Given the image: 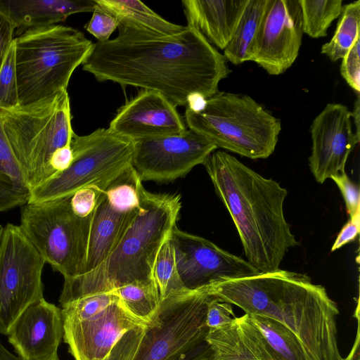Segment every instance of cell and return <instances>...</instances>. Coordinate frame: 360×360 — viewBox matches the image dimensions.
Here are the masks:
<instances>
[{
    "label": "cell",
    "mask_w": 360,
    "mask_h": 360,
    "mask_svg": "<svg viewBox=\"0 0 360 360\" xmlns=\"http://www.w3.org/2000/svg\"><path fill=\"white\" fill-rule=\"evenodd\" d=\"M72 160L73 153L70 145L56 150L49 162L51 179L68 169Z\"/></svg>",
    "instance_id": "obj_43"
},
{
    "label": "cell",
    "mask_w": 360,
    "mask_h": 360,
    "mask_svg": "<svg viewBox=\"0 0 360 360\" xmlns=\"http://www.w3.org/2000/svg\"><path fill=\"white\" fill-rule=\"evenodd\" d=\"M20 105L15 70L14 40L0 70V110H11Z\"/></svg>",
    "instance_id": "obj_31"
},
{
    "label": "cell",
    "mask_w": 360,
    "mask_h": 360,
    "mask_svg": "<svg viewBox=\"0 0 360 360\" xmlns=\"http://www.w3.org/2000/svg\"><path fill=\"white\" fill-rule=\"evenodd\" d=\"M108 129L136 141L176 134L186 128L176 107L161 94L142 90L117 112Z\"/></svg>",
    "instance_id": "obj_17"
},
{
    "label": "cell",
    "mask_w": 360,
    "mask_h": 360,
    "mask_svg": "<svg viewBox=\"0 0 360 360\" xmlns=\"http://www.w3.org/2000/svg\"><path fill=\"white\" fill-rule=\"evenodd\" d=\"M360 108V101L359 96H357V99L354 103L353 112H351L352 118L354 119V122L356 126V134L360 137L359 136V110Z\"/></svg>",
    "instance_id": "obj_46"
},
{
    "label": "cell",
    "mask_w": 360,
    "mask_h": 360,
    "mask_svg": "<svg viewBox=\"0 0 360 360\" xmlns=\"http://www.w3.org/2000/svg\"><path fill=\"white\" fill-rule=\"evenodd\" d=\"M236 318L229 325L209 330L206 340L213 351L214 360H258L245 342Z\"/></svg>",
    "instance_id": "obj_29"
},
{
    "label": "cell",
    "mask_w": 360,
    "mask_h": 360,
    "mask_svg": "<svg viewBox=\"0 0 360 360\" xmlns=\"http://www.w3.org/2000/svg\"><path fill=\"white\" fill-rule=\"evenodd\" d=\"M136 318L150 325L157 316L160 297L154 282L135 281L112 291Z\"/></svg>",
    "instance_id": "obj_25"
},
{
    "label": "cell",
    "mask_w": 360,
    "mask_h": 360,
    "mask_svg": "<svg viewBox=\"0 0 360 360\" xmlns=\"http://www.w3.org/2000/svg\"><path fill=\"white\" fill-rule=\"evenodd\" d=\"M14 44L20 105L67 91L72 73L94 46L83 32L62 25L28 29Z\"/></svg>",
    "instance_id": "obj_5"
},
{
    "label": "cell",
    "mask_w": 360,
    "mask_h": 360,
    "mask_svg": "<svg viewBox=\"0 0 360 360\" xmlns=\"http://www.w3.org/2000/svg\"><path fill=\"white\" fill-rule=\"evenodd\" d=\"M360 213L354 217L349 218L339 232L332 248L333 252L342 246L354 240L359 233Z\"/></svg>",
    "instance_id": "obj_42"
},
{
    "label": "cell",
    "mask_w": 360,
    "mask_h": 360,
    "mask_svg": "<svg viewBox=\"0 0 360 360\" xmlns=\"http://www.w3.org/2000/svg\"><path fill=\"white\" fill-rule=\"evenodd\" d=\"M169 360H214V353L205 338Z\"/></svg>",
    "instance_id": "obj_41"
},
{
    "label": "cell",
    "mask_w": 360,
    "mask_h": 360,
    "mask_svg": "<svg viewBox=\"0 0 360 360\" xmlns=\"http://www.w3.org/2000/svg\"><path fill=\"white\" fill-rule=\"evenodd\" d=\"M340 73L349 86L359 95L360 91V37L342 58Z\"/></svg>",
    "instance_id": "obj_36"
},
{
    "label": "cell",
    "mask_w": 360,
    "mask_h": 360,
    "mask_svg": "<svg viewBox=\"0 0 360 360\" xmlns=\"http://www.w3.org/2000/svg\"><path fill=\"white\" fill-rule=\"evenodd\" d=\"M202 165L234 222L248 261L259 272L278 269L288 249L299 245L283 213L287 190L225 151H213Z\"/></svg>",
    "instance_id": "obj_3"
},
{
    "label": "cell",
    "mask_w": 360,
    "mask_h": 360,
    "mask_svg": "<svg viewBox=\"0 0 360 360\" xmlns=\"http://www.w3.org/2000/svg\"><path fill=\"white\" fill-rule=\"evenodd\" d=\"M169 238L179 277L188 290H202L224 281L259 273L248 260L206 238L181 231L176 225Z\"/></svg>",
    "instance_id": "obj_13"
},
{
    "label": "cell",
    "mask_w": 360,
    "mask_h": 360,
    "mask_svg": "<svg viewBox=\"0 0 360 360\" xmlns=\"http://www.w3.org/2000/svg\"><path fill=\"white\" fill-rule=\"evenodd\" d=\"M139 207L115 247L97 267L64 279L61 306L78 298L112 291L135 281L154 282L157 255L176 225L181 207L179 195L153 193L143 184Z\"/></svg>",
    "instance_id": "obj_4"
},
{
    "label": "cell",
    "mask_w": 360,
    "mask_h": 360,
    "mask_svg": "<svg viewBox=\"0 0 360 360\" xmlns=\"http://www.w3.org/2000/svg\"><path fill=\"white\" fill-rule=\"evenodd\" d=\"M146 328H134L124 333L104 360H132Z\"/></svg>",
    "instance_id": "obj_33"
},
{
    "label": "cell",
    "mask_w": 360,
    "mask_h": 360,
    "mask_svg": "<svg viewBox=\"0 0 360 360\" xmlns=\"http://www.w3.org/2000/svg\"><path fill=\"white\" fill-rule=\"evenodd\" d=\"M6 138L30 192L51 179L49 162L75 134L67 91L11 110H0Z\"/></svg>",
    "instance_id": "obj_7"
},
{
    "label": "cell",
    "mask_w": 360,
    "mask_h": 360,
    "mask_svg": "<svg viewBox=\"0 0 360 360\" xmlns=\"http://www.w3.org/2000/svg\"><path fill=\"white\" fill-rule=\"evenodd\" d=\"M211 294L191 291L160 302L155 320L144 333L132 360H169L205 339Z\"/></svg>",
    "instance_id": "obj_12"
},
{
    "label": "cell",
    "mask_w": 360,
    "mask_h": 360,
    "mask_svg": "<svg viewBox=\"0 0 360 360\" xmlns=\"http://www.w3.org/2000/svg\"><path fill=\"white\" fill-rule=\"evenodd\" d=\"M73 160L68 169L30 192L27 203L40 202L72 195L85 187L104 192L131 165L133 141L99 128L79 136L70 143Z\"/></svg>",
    "instance_id": "obj_9"
},
{
    "label": "cell",
    "mask_w": 360,
    "mask_h": 360,
    "mask_svg": "<svg viewBox=\"0 0 360 360\" xmlns=\"http://www.w3.org/2000/svg\"><path fill=\"white\" fill-rule=\"evenodd\" d=\"M189 129L221 148L250 159H265L274 151L281 120L248 95L219 91L207 98L204 109L187 108Z\"/></svg>",
    "instance_id": "obj_6"
},
{
    "label": "cell",
    "mask_w": 360,
    "mask_h": 360,
    "mask_svg": "<svg viewBox=\"0 0 360 360\" xmlns=\"http://www.w3.org/2000/svg\"><path fill=\"white\" fill-rule=\"evenodd\" d=\"M340 189L345 202L349 218L360 213L359 188L347 176L346 172L333 176L331 178Z\"/></svg>",
    "instance_id": "obj_38"
},
{
    "label": "cell",
    "mask_w": 360,
    "mask_h": 360,
    "mask_svg": "<svg viewBox=\"0 0 360 360\" xmlns=\"http://www.w3.org/2000/svg\"><path fill=\"white\" fill-rule=\"evenodd\" d=\"M311 152L309 166L316 181L323 184L345 172V165L360 137L352 129L351 111L341 103H328L310 127Z\"/></svg>",
    "instance_id": "obj_16"
},
{
    "label": "cell",
    "mask_w": 360,
    "mask_h": 360,
    "mask_svg": "<svg viewBox=\"0 0 360 360\" xmlns=\"http://www.w3.org/2000/svg\"><path fill=\"white\" fill-rule=\"evenodd\" d=\"M355 315L358 323L356 339L349 354L346 358L342 359V360H360L359 313L358 308H356Z\"/></svg>",
    "instance_id": "obj_45"
},
{
    "label": "cell",
    "mask_w": 360,
    "mask_h": 360,
    "mask_svg": "<svg viewBox=\"0 0 360 360\" xmlns=\"http://www.w3.org/2000/svg\"><path fill=\"white\" fill-rule=\"evenodd\" d=\"M0 179L10 183L16 190L30 195V190L6 138L1 120Z\"/></svg>",
    "instance_id": "obj_32"
},
{
    "label": "cell",
    "mask_w": 360,
    "mask_h": 360,
    "mask_svg": "<svg viewBox=\"0 0 360 360\" xmlns=\"http://www.w3.org/2000/svg\"><path fill=\"white\" fill-rule=\"evenodd\" d=\"M95 0H0L2 9L24 31L64 22L78 13L94 12Z\"/></svg>",
    "instance_id": "obj_20"
},
{
    "label": "cell",
    "mask_w": 360,
    "mask_h": 360,
    "mask_svg": "<svg viewBox=\"0 0 360 360\" xmlns=\"http://www.w3.org/2000/svg\"><path fill=\"white\" fill-rule=\"evenodd\" d=\"M303 33L311 38L324 37L331 23L341 14L342 0H298Z\"/></svg>",
    "instance_id": "obj_28"
},
{
    "label": "cell",
    "mask_w": 360,
    "mask_h": 360,
    "mask_svg": "<svg viewBox=\"0 0 360 360\" xmlns=\"http://www.w3.org/2000/svg\"><path fill=\"white\" fill-rule=\"evenodd\" d=\"M15 352L25 360H55L63 337L61 309L44 297L29 305L7 333Z\"/></svg>",
    "instance_id": "obj_18"
},
{
    "label": "cell",
    "mask_w": 360,
    "mask_h": 360,
    "mask_svg": "<svg viewBox=\"0 0 360 360\" xmlns=\"http://www.w3.org/2000/svg\"><path fill=\"white\" fill-rule=\"evenodd\" d=\"M142 181L131 165L117 176L104 191L109 202L122 211H131L139 206V190Z\"/></svg>",
    "instance_id": "obj_30"
},
{
    "label": "cell",
    "mask_w": 360,
    "mask_h": 360,
    "mask_svg": "<svg viewBox=\"0 0 360 360\" xmlns=\"http://www.w3.org/2000/svg\"><path fill=\"white\" fill-rule=\"evenodd\" d=\"M42 256L19 225L4 226L0 243V334L32 303L44 297Z\"/></svg>",
    "instance_id": "obj_11"
},
{
    "label": "cell",
    "mask_w": 360,
    "mask_h": 360,
    "mask_svg": "<svg viewBox=\"0 0 360 360\" xmlns=\"http://www.w3.org/2000/svg\"><path fill=\"white\" fill-rule=\"evenodd\" d=\"M298 0H268L250 52L270 75H279L297 59L303 36Z\"/></svg>",
    "instance_id": "obj_15"
},
{
    "label": "cell",
    "mask_w": 360,
    "mask_h": 360,
    "mask_svg": "<svg viewBox=\"0 0 360 360\" xmlns=\"http://www.w3.org/2000/svg\"><path fill=\"white\" fill-rule=\"evenodd\" d=\"M96 5L114 15L119 22L161 36H173L186 26L169 22L139 0H95Z\"/></svg>",
    "instance_id": "obj_22"
},
{
    "label": "cell",
    "mask_w": 360,
    "mask_h": 360,
    "mask_svg": "<svg viewBox=\"0 0 360 360\" xmlns=\"http://www.w3.org/2000/svg\"><path fill=\"white\" fill-rule=\"evenodd\" d=\"M207 98L199 93H192L186 98V108L193 112H200L204 109Z\"/></svg>",
    "instance_id": "obj_44"
},
{
    "label": "cell",
    "mask_w": 360,
    "mask_h": 360,
    "mask_svg": "<svg viewBox=\"0 0 360 360\" xmlns=\"http://www.w3.org/2000/svg\"><path fill=\"white\" fill-rule=\"evenodd\" d=\"M153 279L158 291L160 302L191 292L184 286L179 277L174 250L169 237L162 244L157 255L153 269Z\"/></svg>",
    "instance_id": "obj_27"
},
{
    "label": "cell",
    "mask_w": 360,
    "mask_h": 360,
    "mask_svg": "<svg viewBox=\"0 0 360 360\" xmlns=\"http://www.w3.org/2000/svg\"><path fill=\"white\" fill-rule=\"evenodd\" d=\"M259 330L271 360H314L298 337L281 323L249 316Z\"/></svg>",
    "instance_id": "obj_23"
},
{
    "label": "cell",
    "mask_w": 360,
    "mask_h": 360,
    "mask_svg": "<svg viewBox=\"0 0 360 360\" xmlns=\"http://www.w3.org/2000/svg\"><path fill=\"white\" fill-rule=\"evenodd\" d=\"M15 29L14 22L0 8V70L14 40L13 33Z\"/></svg>",
    "instance_id": "obj_40"
},
{
    "label": "cell",
    "mask_w": 360,
    "mask_h": 360,
    "mask_svg": "<svg viewBox=\"0 0 360 360\" xmlns=\"http://www.w3.org/2000/svg\"><path fill=\"white\" fill-rule=\"evenodd\" d=\"M138 210L139 207L131 211L120 210L102 193L92 214L85 273L94 269L108 257Z\"/></svg>",
    "instance_id": "obj_21"
},
{
    "label": "cell",
    "mask_w": 360,
    "mask_h": 360,
    "mask_svg": "<svg viewBox=\"0 0 360 360\" xmlns=\"http://www.w3.org/2000/svg\"><path fill=\"white\" fill-rule=\"evenodd\" d=\"M248 0H184L187 26L200 32L212 46H227Z\"/></svg>",
    "instance_id": "obj_19"
},
{
    "label": "cell",
    "mask_w": 360,
    "mask_h": 360,
    "mask_svg": "<svg viewBox=\"0 0 360 360\" xmlns=\"http://www.w3.org/2000/svg\"><path fill=\"white\" fill-rule=\"evenodd\" d=\"M103 191L94 187H85L70 196L71 207L74 212L82 217L93 214Z\"/></svg>",
    "instance_id": "obj_37"
},
{
    "label": "cell",
    "mask_w": 360,
    "mask_h": 360,
    "mask_svg": "<svg viewBox=\"0 0 360 360\" xmlns=\"http://www.w3.org/2000/svg\"><path fill=\"white\" fill-rule=\"evenodd\" d=\"M0 360H25L10 352L0 342Z\"/></svg>",
    "instance_id": "obj_47"
},
{
    "label": "cell",
    "mask_w": 360,
    "mask_h": 360,
    "mask_svg": "<svg viewBox=\"0 0 360 360\" xmlns=\"http://www.w3.org/2000/svg\"><path fill=\"white\" fill-rule=\"evenodd\" d=\"M117 29L115 38L94 43L82 65L98 82L157 91L177 107L192 93L212 96L231 72L224 56L193 27L169 37L122 22Z\"/></svg>",
    "instance_id": "obj_1"
},
{
    "label": "cell",
    "mask_w": 360,
    "mask_h": 360,
    "mask_svg": "<svg viewBox=\"0 0 360 360\" xmlns=\"http://www.w3.org/2000/svg\"><path fill=\"white\" fill-rule=\"evenodd\" d=\"M248 316L274 319L295 333L314 360H342L336 303L306 274L277 269L224 281L205 290Z\"/></svg>",
    "instance_id": "obj_2"
},
{
    "label": "cell",
    "mask_w": 360,
    "mask_h": 360,
    "mask_svg": "<svg viewBox=\"0 0 360 360\" xmlns=\"http://www.w3.org/2000/svg\"><path fill=\"white\" fill-rule=\"evenodd\" d=\"M70 196L25 204L19 225L46 263L64 279L85 273L93 214H76Z\"/></svg>",
    "instance_id": "obj_8"
},
{
    "label": "cell",
    "mask_w": 360,
    "mask_h": 360,
    "mask_svg": "<svg viewBox=\"0 0 360 360\" xmlns=\"http://www.w3.org/2000/svg\"><path fill=\"white\" fill-rule=\"evenodd\" d=\"M30 195L16 190L10 183L0 179V212L27 203Z\"/></svg>",
    "instance_id": "obj_39"
},
{
    "label": "cell",
    "mask_w": 360,
    "mask_h": 360,
    "mask_svg": "<svg viewBox=\"0 0 360 360\" xmlns=\"http://www.w3.org/2000/svg\"><path fill=\"white\" fill-rule=\"evenodd\" d=\"M61 311L63 338L75 360H104L124 333L148 326L111 292L78 298L61 306Z\"/></svg>",
    "instance_id": "obj_10"
},
{
    "label": "cell",
    "mask_w": 360,
    "mask_h": 360,
    "mask_svg": "<svg viewBox=\"0 0 360 360\" xmlns=\"http://www.w3.org/2000/svg\"><path fill=\"white\" fill-rule=\"evenodd\" d=\"M119 22L112 14L96 5L90 20L85 25V30L97 39V41H108L112 32L117 29Z\"/></svg>",
    "instance_id": "obj_34"
},
{
    "label": "cell",
    "mask_w": 360,
    "mask_h": 360,
    "mask_svg": "<svg viewBox=\"0 0 360 360\" xmlns=\"http://www.w3.org/2000/svg\"><path fill=\"white\" fill-rule=\"evenodd\" d=\"M3 229H4V226L0 224V243H1V240Z\"/></svg>",
    "instance_id": "obj_48"
},
{
    "label": "cell",
    "mask_w": 360,
    "mask_h": 360,
    "mask_svg": "<svg viewBox=\"0 0 360 360\" xmlns=\"http://www.w3.org/2000/svg\"><path fill=\"white\" fill-rule=\"evenodd\" d=\"M268 0H248L238 27L224 50L226 60L233 65L250 61V52Z\"/></svg>",
    "instance_id": "obj_24"
},
{
    "label": "cell",
    "mask_w": 360,
    "mask_h": 360,
    "mask_svg": "<svg viewBox=\"0 0 360 360\" xmlns=\"http://www.w3.org/2000/svg\"><path fill=\"white\" fill-rule=\"evenodd\" d=\"M55 360H60L59 358L56 359Z\"/></svg>",
    "instance_id": "obj_49"
},
{
    "label": "cell",
    "mask_w": 360,
    "mask_h": 360,
    "mask_svg": "<svg viewBox=\"0 0 360 360\" xmlns=\"http://www.w3.org/2000/svg\"><path fill=\"white\" fill-rule=\"evenodd\" d=\"M360 1L343 6L331 39L324 44L321 53L330 61L342 59L360 37Z\"/></svg>",
    "instance_id": "obj_26"
},
{
    "label": "cell",
    "mask_w": 360,
    "mask_h": 360,
    "mask_svg": "<svg viewBox=\"0 0 360 360\" xmlns=\"http://www.w3.org/2000/svg\"><path fill=\"white\" fill-rule=\"evenodd\" d=\"M131 165L143 181H173L185 176L217 149L205 137L191 129L133 141Z\"/></svg>",
    "instance_id": "obj_14"
},
{
    "label": "cell",
    "mask_w": 360,
    "mask_h": 360,
    "mask_svg": "<svg viewBox=\"0 0 360 360\" xmlns=\"http://www.w3.org/2000/svg\"><path fill=\"white\" fill-rule=\"evenodd\" d=\"M235 319L231 304L221 300L217 295L211 294L206 315V325L209 330L229 325L235 321Z\"/></svg>",
    "instance_id": "obj_35"
}]
</instances>
